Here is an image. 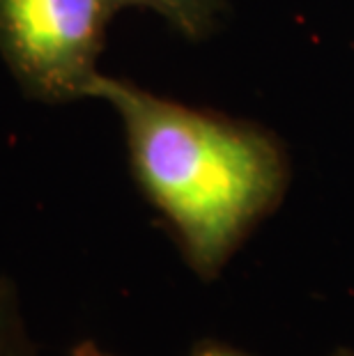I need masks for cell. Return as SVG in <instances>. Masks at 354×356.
Here are the masks:
<instances>
[{"instance_id": "6da1fadb", "label": "cell", "mask_w": 354, "mask_h": 356, "mask_svg": "<svg viewBox=\"0 0 354 356\" xmlns=\"http://www.w3.org/2000/svg\"><path fill=\"white\" fill-rule=\"evenodd\" d=\"M90 99L122 120L131 175L159 211L184 262L214 280L281 204L290 181L283 147L262 129L163 99L124 79H97Z\"/></svg>"}, {"instance_id": "7a4b0ae2", "label": "cell", "mask_w": 354, "mask_h": 356, "mask_svg": "<svg viewBox=\"0 0 354 356\" xmlns=\"http://www.w3.org/2000/svg\"><path fill=\"white\" fill-rule=\"evenodd\" d=\"M111 0H0V58L30 99H90Z\"/></svg>"}, {"instance_id": "3957f363", "label": "cell", "mask_w": 354, "mask_h": 356, "mask_svg": "<svg viewBox=\"0 0 354 356\" xmlns=\"http://www.w3.org/2000/svg\"><path fill=\"white\" fill-rule=\"evenodd\" d=\"M122 7H143L163 17L186 40H205L216 30L225 12V0H111Z\"/></svg>"}, {"instance_id": "277c9868", "label": "cell", "mask_w": 354, "mask_h": 356, "mask_svg": "<svg viewBox=\"0 0 354 356\" xmlns=\"http://www.w3.org/2000/svg\"><path fill=\"white\" fill-rule=\"evenodd\" d=\"M0 356H40L14 278L0 274Z\"/></svg>"}, {"instance_id": "5b68a950", "label": "cell", "mask_w": 354, "mask_h": 356, "mask_svg": "<svg viewBox=\"0 0 354 356\" xmlns=\"http://www.w3.org/2000/svg\"><path fill=\"white\" fill-rule=\"evenodd\" d=\"M189 356H248L242 350H235L232 345L228 343H218V340H198L193 347H191V354Z\"/></svg>"}, {"instance_id": "8992f818", "label": "cell", "mask_w": 354, "mask_h": 356, "mask_svg": "<svg viewBox=\"0 0 354 356\" xmlns=\"http://www.w3.org/2000/svg\"><path fill=\"white\" fill-rule=\"evenodd\" d=\"M70 356H118V354L106 352L104 347L97 345L95 340H81L79 345H74V347H72Z\"/></svg>"}, {"instance_id": "52a82bcc", "label": "cell", "mask_w": 354, "mask_h": 356, "mask_svg": "<svg viewBox=\"0 0 354 356\" xmlns=\"http://www.w3.org/2000/svg\"><path fill=\"white\" fill-rule=\"evenodd\" d=\"M331 356H354V350H336Z\"/></svg>"}]
</instances>
